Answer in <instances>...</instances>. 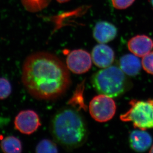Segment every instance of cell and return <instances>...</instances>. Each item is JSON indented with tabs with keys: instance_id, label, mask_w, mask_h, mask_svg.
Instances as JSON below:
<instances>
[{
	"instance_id": "8",
	"label": "cell",
	"mask_w": 153,
	"mask_h": 153,
	"mask_svg": "<svg viewBox=\"0 0 153 153\" xmlns=\"http://www.w3.org/2000/svg\"><path fill=\"white\" fill-rule=\"evenodd\" d=\"M92 59L96 66L106 68L113 64L114 59V52L110 47L101 43L93 48Z\"/></svg>"
},
{
	"instance_id": "19",
	"label": "cell",
	"mask_w": 153,
	"mask_h": 153,
	"mask_svg": "<svg viewBox=\"0 0 153 153\" xmlns=\"http://www.w3.org/2000/svg\"><path fill=\"white\" fill-rule=\"evenodd\" d=\"M150 153H153V146H152L151 149L150 151Z\"/></svg>"
},
{
	"instance_id": "10",
	"label": "cell",
	"mask_w": 153,
	"mask_h": 153,
	"mask_svg": "<svg viewBox=\"0 0 153 153\" xmlns=\"http://www.w3.org/2000/svg\"><path fill=\"white\" fill-rule=\"evenodd\" d=\"M117 35V29L114 25L108 22H99L93 30V36L96 40L100 43L110 42Z\"/></svg>"
},
{
	"instance_id": "2",
	"label": "cell",
	"mask_w": 153,
	"mask_h": 153,
	"mask_svg": "<svg viewBox=\"0 0 153 153\" xmlns=\"http://www.w3.org/2000/svg\"><path fill=\"white\" fill-rule=\"evenodd\" d=\"M50 131L56 142L68 151L80 147L88 137L87 127L82 116L68 107L62 108L53 116Z\"/></svg>"
},
{
	"instance_id": "6",
	"label": "cell",
	"mask_w": 153,
	"mask_h": 153,
	"mask_svg": "<svg viewBox=\"0 0 153 153\" xmlns=\"http://www.w3.org/2000/svg\"><path fill=\"white\" fill-rule=\"evenodd\" d=\"M14 124L16 130L27 135L33 133L41 125L39 116L31 110L20 111L15 117Z\"/></svg>"
},
{
	"instance_id": "17",
	"label": "cell",
	"mask_w": 153,
	"mask_h": 153,
	"mask_svg": "<svg viewBox=\"0 0 153 153\" xmlns=\"http://www.w3.org/2000/svg\"><path fill=\"white\" fill-rule=\"evenodd\" d=\"M135 0H111L114 7L119 10H123L131 5Z\"/></svg>"
},
{
	"instance_id": "14",
	"label": "cell",
	"mask_w": 153,
	"mask_h": 153,
	"mask_svg": "<svg viewBox=\"0 0 153 153\" xmlns=\"http://www.w3.org/2000/svg\"><path fill=\"white\" fill-rule=\"evenodd\" d=\"M36 153H58V147L54 142L47 139H44L39 142L37 145Z\"/></svg>"
},
{
	"instance_id": "18",
	"label": "cell",
	"mask_w": 153,
	"mask_h": 153,
	"mask_svg": "<svg viewBox=\"0 0 153 153\" xmlns=\"http://www.w3.org/2000/svg\"><path fill=\"white\" fill-rule=\"evenodd\" d=\"M59 3H65L69 1L70 0H56Z\"/></svg>"
},
{
	"instance_id": "9",
	"label": "cell",
	"mask_w": 153,
	"mask_h": 153,
	"mask_svg": "<svg viewBox=\"0 0 153 153\" xmlns=\"http://www.w3.org/2000/svg\"><path fill=\"white\" fill-rule=\"evenodd\" d=\"M128 48L136 56L142 57L149 53L153 48V41L144 35L132 38L128 43Z\"/></svg>"
},
{
	"instance_id": "5",
	"label": "cell",
	"mask_w": 153,
	"mask_h": 153,
	"mask_svg": "<svg viewBox=\"0 0 153 153\" xmlns=\"http://www.w3.org/2000/svg\"><path fill=\"white\" fill-rule=\"evenodd\" d=\"M89 110L93 119L100 123H104L111 120L114 116L116 104L111 97L101 94L92 99Z\"/></svg>"
},
{
	"instance_id": "15",
	"label": "cell",
	"mask_w": 153,
	"mask_h": 153,
	"mask_svg": "<svg viewBox=\"0 0 153 153\" xmlns=\"http://www.w3.org/2000/svg\"><path fill=\"white\" fill-rule=\"evenodd\" d=\"M12 91V85L10 81L4 77H0V100L7 98Z\"/></svg>"
},
{
	"instance_id": "7",
	"label": "cell",
	"mask_w": 153,
	"mask_h": 153,
	"mask_svg": "<svg viewBox=\"0 0 153 153\" xmlns=\"http://www.w3.org/2000/svg\"><path fill=\"white\" fill-rule=\"evenodd\" d=\"M67 67L73 73L84 74L91 68L92 58L84 50H74L68 53L66 59Z\"/></svg>"
},
{
	"instance_id": "12",
	"label": "cell",
	"mask_w": 153,
	"mask_h": 153,
	"mask_svg": "<svg viewBox=\"0 0 153 153\" xmlns=\"http://www.w3.org/2000/svg\"><path fill=\"white\" fill-rule=\"evenodd\" d=\"M120 69L124 74L129 76H135L140 72L141 65L140 60L136 55L128 54L120 59Z\"/></svg>"
},
{
	"instance_id": "1",
	"label": "cell",
	"mask_w": 153,
	"mask_h": 153,
	"mask_svg": "<svg viewBox=\"0 0 153 153\" xmlns=\"http://www.w3.org/2000/svg\"><path fill=\"white\" fill-rule=\"evenodd\" d=\"M22 80L28 93L40 100L59 98L71 83L67 66L56 55L46 52L27 56L23 63Z\"/></svg>"
},
{
	"instance_id": "11",
	"label": "cell",
	"mask_w": 153,
	"mask_h": 153,
	"mask_svg": "<svg viewBox=\"0 0 153 153\" xmlns=\"http://www.w3.org/2000/svg\"><path fill=\"white\" fill-rule=\"evenodd\" d=\"M129 143L132 149L136 152H145L152 144V137L149 133L143 130H135L130 134Z\"/></svg>"
},
{
	"instance_id": "13",
	"label": "cell",
	"mask_w": 153,
	"mask_h": 153,
	"mask_svg": "<svg viewBox=\"0 0 153 153\" xmlns=\"http://www.w3.org/2000/svg\"><path fill=\"white\" fill-rule=\"evenodd\" d=\"M0 147L6 153H21L22 146L20 140L13 136H7L3 139L0 143Z\"/></svg>"
},
{
	"instance_id": "3",
	"label": "cell",
	"mask_w": 153,
	"mask_h": 153,
	"mask_svg": "<svg viewBox=\"0 0 153 153\" xmlns=\"http://www.w3.org/2000/svg\"><path fill=\"white\" fill-rule=\"evenodd\" d=\"M95 89L100 94L116 97L126 91L128 86L124 72L117 67H108L98 71L92 77Z\"/></svg>"
},
{
	"instance_id": "20",
	"label": "cell",
	"mask_w": 153,
	"mask_h": 153,
	"mask_svg": "<svg viewBox=\"0 0 153 153\" xmlns=\"http://www.w3.org/2000/svg\"><path fill=\"white\" fill-rule=\"evenodd\" d=\"M151 2H152V4H153V0H151Z\"/></svg>"
},
{
	"instance_id": "4",
	"label": "cell",
	"mask_w": 153,
	"mask_h": 153,
	"mask_svg": "<svg viewBox=\"0 0 153 153\" xmlns=\"http://www.w3.org/2000/svg\"><path fill=\"white\" fill-rule=\"evenodd\" d=\"M130 104V108L120 116V120L131 122L134 127L142 130L153 128V100H133Z\"/></svg>"
},
{
	"instance_id": "16",
	"label": "cell",
	"mask_w": 153,
	"mask_h": 153,
	"mask_svg": "<svg viewBox=\"0 0 153 153\" xmlns=\"http://www.w3.org/2000/svg\"><path fill=\"white\" fill-rule=\"evenodd\" d=\"M142 65L146 72L153 75V52L143 56Z\"/></svg>"
}]
</instances>
